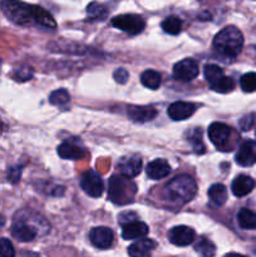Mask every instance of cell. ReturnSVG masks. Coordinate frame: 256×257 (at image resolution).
<instances>
[{
  "label": "cell",
  "instance_id": "obj_39",
  "mask_svg": "<svg viewBox=\"0 0 256 257\" xmlns=\"http://www.w3.org/2000/svg\"><path fill=\"white\" fill-rule=\"evenodd\" d=\"M3 133V123H2V120H0V135H2Z\"/></svg>",
  "mask_w": 256,
  "mask_h": 257
},
{
  "label": "cell",
  "instance_id": "obj_13",
  "mask_svg": "<svg viewBox=\"0 0 256 257\" xmlns=\"http://www.w3.org/2000/svg\"><path fill=\"white\" fill-rule=\"evenodd\" d=\"M231 136V130L227 124L215 122L208 127V138L217 148L225 147Z\"/></svg>",
  "mask_w": 256,
  "mask_h": 257
},
{
  "label": "cell",
  "instance_id": "obj_29",
  "mask_svg": "<svg viewBox=\"0 0 256 257\" xmlns=\"http://www.w3.org/2000/svg\"><path fill=\"white\" fill-rule=\"evenodd\" d=\"M87 14L90 20L103 19L105 17V14H107V9H105L104 5L99 4L97 2H93L87 7Z\"/></svg>",
  "mask_w": 256,
  "mask_h": 257
},
{
  "label": "cell",
  "instance_id": "obj_37",
  "mask_svg": "<svg viewBox=\"0 0 256 257\" xmlns=\"http://www.w3.org/2000/svg\"><path fill=\"white\" fill-rule=\"evenodd\" d=\"M225 257H246V256L240 255V253H236V252H231V253H228V255H226Z\"/></svg>",
  "mask_w": 256,
  "mask_h": 257
},
{
  "label": "cell",
  "instance_id": "obj_7",
  "mask_svg": "<svg viewBox=\"0 0 256 257\" xmlns=\"http://www.w3.org/2000/svg\"><path fill=\"white\" fill-rule=\"evenodd\" d=\"M58 155L63 160L77 161L85 157L87 151L78 138H69V140H65L60 143L59 147H58Z\"/></svg>",
  "mask_w": 256,
  "mask_h": 257
},
{
  "label": "cell",
  "instance_id": "obj_23",
  "mask_svg": "<svg viewBox=\"0 0 256 257\" xmlns=\"http://www.w3.org/2000/svg\"><path fill=\"white\" fill-rule=\"evenodd\" d=\"M141 82L145 85L146 88H150V89H157L160 88L161 83H162V77L158 72L153 69L145 70L141 75Z\"/></svg>",
  "mask_w": 256,
  "mask_h": 257
},
{
  "label": "cell",
  "instance_id": "obj_25",
  "mask_svg": "<svg viewBox=\"0 0 256 257\" xmlns=\"http://www.w3.org/2000/svg\"><path fill=\"white\" fill-rule=\"evenodd\" d=\"M162 29L171 35L180 34L182 30V22L177 17H168L162 22Z\"/></svg>",
  "mask_w": 256,
  "mask_h": 257
},
{
  "label": "cell",
  "instance_id": "obj_36",
  "mask_svg": "<svg viewBox=\"0 0 256 257\" xmlns=\"http://www.w3.org/2000/svg\"><path fill=\"white\" fill-rule=\"evenodd\" d=\"M137 220V216H136L135 212H123L120 213L119 217H118V221L122 226L127 225V223L132 222V221Z\"/></svg>",
  "mask_w": 256,
  "mask_h": 257
},
{
  "label": "cell",
  "instance_id": "obj_17",
  "mask_svg": "<svg viewBox=\"0 0 256 257\" xmlns=\"http://www.w3.org/2000/svg\"><path fill=\"white\" fill-rule=\"evenodd\" d=\"M255 181L250 176L240 175L232 181L231 190H232V193L236 197H243V196L252 192V190L255 188Z\"/></svg>",
  "mask_w": 256,
  "mask_h": 257
},
{
  "label": "cell",
  "instance_id": "obj_3",
  "mask_svg": "<svg viewBox=\"0 0 256 257\" xmlns=\"http://www.w3.org/2000/svg\"><path fill=\"white\" fill-rule=\"evenodd\" d=\"M243 47V35L236 27H226L216 34L213 39V49L226 58H235Z\"/></svg>",
  "mask_w": 256,
  "mask_h": 257
},
{
  "label": "cell",
  "instance_id": "obj_18",
  "mask_svg": "<svg viewBox=\"0 0 256 257\" xmlns=\"http://www.w3.org/2000/svg\"><path fill=\"white\" fill-rule=\"evenodd\" d=\"M146 172H147V176L151 180H162V178L167 177L170 175L171 167L167 161L162 160V158H157V160L148 163Z\"/></svg>",
  "mask_w": 256,
  "mask_h": 257
},
{
  "label": "cell",
  "instance_id": "obj_34",
  "mask_svg": "<svg viewBox=\"0 0 256 257\" xmlns=\"http://www.w3.org/2000/svg\"><path fill=\"white\" fill-rule=\"evenodd\" d=\"M23 167L22 166H13L9 168V172H8V178L12 183H17L20 180V175H22Z\"/></svg>",
  "mask_w": 256,
  "mask_h": 257
},
{
  "label": "cell",
  "instance_id": "obj_27",
  "mask_svg": "<svg viewBox=\"0 0 256 257\" xmlns=\"http://www.w3.org/2000/svg\"><path fill=\"white\" fill-rule=\"evenodd\" d=\"M211 88L217 93H228L232 92L233 88H235V82H233L232 78L223 75V77H221L217 82L211 84Z\"/></svg>",
  "mask_w": 256,
  "mask_h": 257
},
{
  "label": "cell",
  "instance_id": "obj_16",
  "mask_svg": "<svg viewBox=\"0 0 256 257\" xmlns=\"http://www.w3.org/2000/svg\"><path fill=\"white\" fill-rule=\"evenodd\" d=\"M127 114L132 120L138 123H145L155 119L157 110L153 107H141V105H130L127 107Z\"/></svg>",
  "mask_w": 256,
  "mask_h": 257
},
{
  "label": "cell",
  "instance_id": "obj_22",
  "mask_svg": "<svg viewBox=\"0 0 256 257\" xmlns=\"http://www.w3.org/2000/svg\"><path fill=\"white\" fill-rule=\"evenodd\" d=\"M208 197H210L211 202L216 206H222L223 203L227 201V190L221 183H216L208 188Z\"/></svg>",
  "mask_w": 256,
  "mask_h": 257
},
{
  "label": "cell",
  "instance_id": "obj_11",
  "mask_svg": "<svg viewBox=\"0 0 256 257\" xmlns=\"http://www.w3.org/2000/svg\"><path fill=\"white\" fill-rule=\"evenodd\" d=\"M168 238H170L171 243L175 246H188L195 241L196 233L193 228L188 227V226H176V227L171 228L168 231Z\"/></svg>",
  "mask_w": 256,
  "mask_h": 257
},
{
  "label": "cell",
  "instance_id": "obj_33",
  "mask_svg": "<svg viewBox=\"0 0 256 257\" xmlns=\"http://www.w3.org/2000/svg\"><path fill=\"white\" fill-rule=\"evenodd\" d=\"M253 123H255V114H247L241 118L238 125L242 131H250L253 127Z\"/></svg>",
  "mask_w": 256,
  "mask_h": 257
},
{
  "label": "cell",
  "instance_id": "obj_8",
  "mask_svg": "<svg viewBox=\"0 0 256 257\" xmlns=\"http://www.w3.org/2000/svg\"><path fill=\"white\" fill-rule=\"evenodd\" d=\"M80 187L88 196L93 198L100 197L103 191H104V185H103L102 178H100V176L95 171H87V172H84V175L82 176V180H80Z\"/></svg>",
  "mask_w": 256,
  "mask_h": 257
},
{
  "label": "cell",
  "instance_id": "obj_28",
  "mask_svg": "<svg viewBox=\"0 0 256 257\" xmlns=\"http://www.w3.org/2000/svg\"><path fill=\"white\" fill-rule=\"evenodd\" d=\"M203 74H205L206 80L208 82V84H213L215 82H217L221 77L225 75L223 70L221 69L218 65L215 64H207L205 67V70H203Z\"/></svg>",
  "mask_w": 256,
  "mask_h": 257
},
{
  "label": "cell",
  "instance_id": "obj_40",
  "mask_svg": "<svg viewBox=\"0 0 256 257\" xmlns=\"http://www.w3.org/2000/svg\"><path fill=\"white\" fill-rule=\"evenodd\" d=\"M0 65H2V60H0Z\"/></svg>",
  "mask_w": 256,
  "mask_h": 257
},
{
  "label": "cell",
  "instance_id": "obj_2",
  "mask_svg": "<svg viewBox=\"0 0 256 257\" xmlns=\"http://www.w3.org/2000/svg\"><path fill=\"white\" fill-rule=\"evenodd\" d=\"M25 217L22 215H17L14 223L12 226V235L20 242H30L34 240L37 236L44 235L49 231V225L47 221L39 215L34 216V220H32L33 213L25 211Z\"/></svg>",
  "mask_w": 256,
  "mask_h": 257
},
{
  "label": "cell",
  "instance_id": "obj_32",
  "mask_svg": "<svg viewBox=\"0 0 256 257\" xmlns=\"http://www.w3.org/2000/svg\"><path fill=\"white\" fill-rule=\"evenodd\" d=\"M15 250L8 238H0V257H14Z\"/></svg>",
  "mask_w": 256,
  "mask_h": 257
},
{
  "label": "cell",
  "instance_id": "obj_15",
  "mask_svg": "<svg viewBox=\"0 0 256 257\" xmlns=\"http://www.w3.org/2000/svg\"><path fill=\"white\" fill-rule=\"evenodd\" d=\"M196 112V104L190 102H175L168 107L167 114L172 120H185Z\"/></svg>",
  "mask_w": 256,
  "mask_h": 257
},
{
  "label": "cell",
  "instance_id": "obj_6",
  "mask_svg": "<svg viewBox=\"0 0 256 257\" xmlns=\"http://www.w3.org/2000/svg\"><path fill=\"white\" fill-rule=\"evenodd\" d=\"M112 25L130 35L140 34L146 27V22L142 17L137 14H123L112 19Z\"/></svg>",
  "mask_w": 256,
  "mask_h": 257
},
{
  "label": "cell",
  "instance_id": "obj_14",
  "mask_svg": "<svg viewBox=\"0 0 256 257\" xmlns=\"http://www.w3.org/2000/svg\"><path fill=\"white\" fill-rule=\"evenodd\" d=\"M236 163L242 167H250L256 163V142L253 141H246L238 148L236 153Z\"/></svg>",
  "mask_w": 256,
  "mask_h": 257
},
{
  "label": "cell",
  "instance_id": "obj_26",
  "mask_svg": "<svg viewBox=\"0 0 256 257\" xmlns=\"http://www.w3.org/2000/svg\"><path fill=\"white\" fill-rule=\"evenodd\" d=\"M188 142L191 143L196 153L202 155L205 152V145L202 142V131L200 128H195L188 133Z\"/></svg>",
  "mask_w": 256,
  "mask_h": 257
},
{
  "label": "cell",
  "instance_id": "obj_12",
  "mask_svg": "<svg viewBox=\"0 0 256 257\" xmlns=\"http://www.w3.org/2000/svg\"><path fill=\"white\" fill-rule=\"evenodd\" d=\"M117 167L120 175L127 178H133L140 175L141 170H142V160L137 155L124 156L119 160Z\"/></svg>",
  "mask_w": 256,
  "mask_h": 257
},
{
  "label": "cell",
  "instance_id": "obj_1",
  "mask_svg": "<svg viewBox=\"0 0 256 257\" xmlns=\"http://www.w3.org/2000/svg\"><path fill=\"white\" fill-rule=\"evenodd\" d=\"M2 10L5 17L17 25L25 27L37 23L49 29H55L57 27V23L52 15L37 5H30L19 0H3Z\"/></svg>",
  "mask_w": 256,
  "mask_h": 257
},
{
  "label": "cell",
  "instance_id": "obj_24",
  "mask_svg": "<svg viewBox=\"0 0 256 257\" xmlns=\"http://www.w3.org/2000/svg\"><path fill=\"white\" fill-rule=\"evenodd\" d=\"M195 250L201 257H215L216 246L207 238L201 237L195 245Z\"/></svg>",
  "mask_w": 256,
  "mask_h": 257
},
{
  "label": "cell",
  "instance_id": "obj_4",
  "mask_svg": "<svg viewBox=\"0 0 256 257\" xmlns=\"http://www.w3.org/2000/svg\"><path fill=\"white\" fill-rule=\"evenodd\" d=\"M197 193L195 180L187 175H181L172 178L166 186V196L168 200L177 205H183L192 200Z\"/></svg>",
  "mask_w": 256,
  "mask_h": 257
},
{
  "label": "cell",
  "instance_id": "obj_5",
  "mask_svg": "<svg viewBox=\"0 0 256 257\" xmlns=\"http://www.w3.org/2000/svg\"><path fill=\"white\" fill-rule=\"evenodd\" d=\"M137 187L131 178L124 176L113 175L109 178V188H108V197L115 205H127L132 202L135 198Z\"/></svg>",
  "mask_w": 256,
  "mask_h": 257
},
{
  "label": "cell",
  "instance_id": "obj_35",
  "mask_svg": "<svg viewBox=\"0 0 256 257\" xmlns=\"http://www.w3.org/2000/svg\"><path fill=\"white\" fill-rule=\"evenodd\" d=\"M128 77H130V74H128V72L124 68H118V69L114 70V73H113V78H114L115 82L119 83V84H124L128 80Z\"/></svg>",
  "mask_w": 256,
  "mask_h": 257
},
{
  "label": "cell",
  "instance_id": "obj_9",
  "mask_svg": "<svg viewBox=\"0 0 256 257\" xmlns=\"http://www.w3.org/2000/svg\"><path fill=\"white\" fill-rule=\"evenodd\" d=\"M198 64L196 60L186 58L173 65V77L181 82H190L198 75Z\"/></svg>",
  "mask_w": 256,
  "mask_h": 257
},
{
  "label": "cell",
  "instance_id": "obj_21",
  "mask_svg": "<svg viewBox=\"0 0 256 257\" xmlns=\"http://www.w3.org/2000/svg\"><path fill=\"white\" fill-rule=\"evenodd\" d=\"M238 226L243 230H255L256 228V213L248 208H241L237 213Z\"/></svg>",
  "mask_w": 256,
  "mask_h": 257
},
{
  "label": "cell",
  "instance_id": "obj_30",
  "mask_svg": "<svg viewBox=\"0 0 256 257\" xmlns=\"http://www.w3.org/2000/svg\"><path fill=\"white\" fill-rule=\"evenodd\" d=\"M240 85L242 88L243 92L246 93H252L256 90V73L250 72L246 73L241 77Z\"/></svg>",
  "mask_w": 256,
  "mask_h": 257
},
{
  "label": "cell",
  "instance_id": "obj_31",
  "mask_svg": "<svg viewBox=\"0 0 256 257\" xmlns=\"http://www.w3.org/2000/svg\"><path fill=\"white\" fill-rule=\"evenodd\" d=\"M69 93L65 89L54 90L49 97V102L52 103L53 105H64L69 102Z\"/></svg>",
  "mask_w": 256,
  "mask_h": 257
},
{
  "label": "cell",
  "instance_id": "obj_20",
  "mask_svg": "<svg viewBox=\"0 0 256 257\" xmlns=\"http://www.w3.org/2000/svg\"><path fill=\"white\" fill-rule=\"evenodd\" d=\"M155 248V241L150 238H141L128 247V255L131 257H151Z\"/></svg>",
  "mask_w": 256,
  "mask_h": 257
},
{
  "label": "cell",
  "instance_id": "obj_38",
  "mask_svg": "<svg viewBox=\"0 0 256 257\" xmlns=\"http://www.w3.org/2000/svg\"><path fill=\"white\" fill-rule=\"evenodd\" d=\"M4 225H5V218H4V216L0 215V228H2Z\"/></svg>",
  "mask_w": 256,
  "mask_h": 257
},
{
  "label": "cell",
  "instance_id": "obj_19",
  "mask_svg": "<svg viewBox=\"0 0 256 257\" xmlns=\"http://www.w3.org/2000/svg\"><path fill=\"white\" fill-rule=\"evenodd\" d=\"M122 237L124 240H137L145 237L148 233V226L141 221H132L127 225L122 226Z\"/></svg>",
  "mask_w": 256,
  "mask_h": 257
},
{
  "label": "cell",
  "instance_id": "obj_10",
  "mask_svg": "<svg viewBox=\"0 0 256 257\" xmlns=\"http://www.w3.org/2000/svg\"><path fill=\"white\" fill-rule=\"evenodd\" d=\"M89 240L94 247L105 250L112 246L113 241H114V233L110 228L99 226V227H94L90 230Z\"/></svg>",
  "mask_w": 256,
  "mask_h": 257
}]
</instances>
